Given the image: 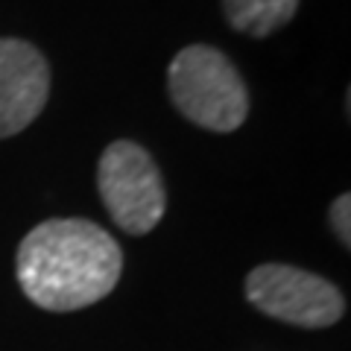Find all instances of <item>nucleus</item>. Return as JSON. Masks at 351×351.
<instances>
[{
  "label": "nucleus",
  "mask_w": 351,
  "mask_h": 351,
  "mask_svg": "<svg viewBox=\"0 0 351 351\" xmlns=\"http://www.w3.org/2000/svg\"><path fill=\"white\" fill-rule=\"evenodd\" d=\"M351 196L343 193V196H337L334 205H331V226H334V234L343 240V243L348 246L351 243Z\"/></svg>",
  "instance_id": "0eeeda50"
},
{
  "label": "nucleus",
  "mask_w": 351,
  "mask_h": 351,
  "mask_svg": "<svg viewBox=\"0 0 351 351\" xmlns=\"http://www.w3.org/2000/svg\"><path fill=\"white\" fill-rule=\"evenodd\" d=\"M97 188L106 211L129 234L152 232L167 208V191L156 161L135 141H114L106 147L97 167Z\"/></svg>",
  "instance_id": "7ed1b4c3"
},
{
  "label": "nucleus",
  "mask_w": 351,
  "mask_h": 351,
  "mask_svg": "<svg viewBox=\"0 0 351 351\" xmlns=\"http://www.w3.org/2000/svg\"><path fill=\"white\" fill-rule=\"evenodd\" d=\"M50 97V64L29 41L0 38V138L24 132Z\"/></svg>",
  "instance_id": "39448f33"
},
{
  "label": "nucleus",
  "mask_w": 351,
  "mask_h": 351,
  "mask_svg": "<svg viewBox=\"0 0 351 351\" xmlns=\"http://www.w3.org/2000/svg\"><path fill=\"white\" fill-rule=\"evenodd\" d=\"M246 299L272 319L299 328H328L346 311L343 295L331 281L287 263H263L252 269Z\"/></svg>",
  "instance_id": "20e7f679"
},
{
  "label": "nucleus",
  "mask_w": 351,
  "mask_h": 351,
  "mask_svg": "<svg viewBox=\"0 0 351 351\" xmlns=\"http://www.w3.org/2000/svg\"><path fill=\"white\" fill-rule=\"evenodd\" d=\"M295 9L299 0H223L226 21L252 38H263L290 24Z\"/></svg>",
  "instance_id": "423d86ee"
},
{
  "label": "nucleus",
  "mask_w": 351,
  "mask_h": 351,
  "mask_svg": "<svg viewBox=\"0 0 351 351\" xmlns=\"http://www.w3.org/2000/svg\"><path fill=\"white\" fill-rule=\"evenodd\" d=\"M167 88L173 106L202 129L234 132L249 114L243 76L208 44H191L176 53L167 71Z\"/></svg>",
  "instance_id": "f03ea898"
},
{
  "label": "nucleus",
  "mask_w": 351,
  "mask_h": 351,
  "mask_svg": "<svg viewBox=\"0 0 351 351\" xmlns=\"http://www.w3.org/2000/svg\"><path fill=\"white\" fill-rule=\"evenodd\" d=\"M123 272V252L91 219H47L18 246V284L44 311H80L106 299Z\"/></svg>",
  "instance_id": "f257e3e1"
}]
</instances>
